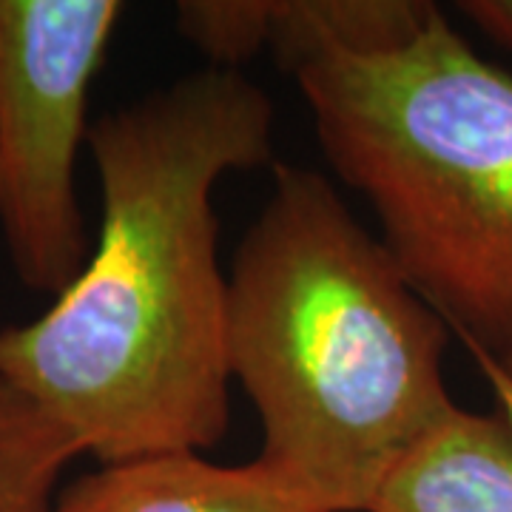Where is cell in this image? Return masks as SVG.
<instances>
[{"label": "cell", "mask_w": 512, "mask_h": 512, "mask_svg": "<svg viewBox=\"0 0 512 512\" xmlns=\"http://www.w3.org/2000/svg\"><path fill=\"white\" fill-rule=\"evenodd\" d=\"M55 512H325L282 487L256 461L214 464L202 453H163L97 470L57 495Z\"/></svg>", "instance_id": "8992f818"}, {"label": "cell", "mask_w": 512, "mask_h": 512, "mask_svg": "<svg viewBox=\"0 0 512 512\" xmlns=\"http://www.w3.org/2000/svg\"><path fill=\"white\" fill-rule=\"evenodd\" d=\"M439 6L427 0H183L177 32L214 69L242 72L271 52L285 72L330 52L379 55L410 43Z\"/></svg>", "instance_id": "5b68a950"}, {"label": "cell", "mask_w": 512, "mask_h": 512, "mask_svg": "<svg viewBox=\"0 0 512 512\" xmlns=\"http://www.w3.org/2000/svg\"><path fill=\"white\" fill-rule=\"evenodd\" d=\"M495 362H498V367H501V370H504V373H507V376L512 379V345L504 350V353H501V356H498Z\"/></svg>", "instance_id": "8fae6325"}, {"label": "cell", "mask_w": 512, "mask_h": 512, "mask_svg": "<svg viewBox=\"0 0 512 512\" xmlns=\"http://www.w3.org/2000/svg\"><path fill=\"white\" fill-rule=\"evenodd\" d=\"M333 174L467 350L512 345V74L436 9L410 43L293 72Z\"/></svg>", "instance_id": "3957f363"}, {"label": "cell", "mask_w": 512, "mask_h": 512, "mask_svg": "<svg viewBox=\"0 0 512 512\" xmlns=\"http://www.w3.org/2000/svg\"><path fill=\"white\" fill-rule=\"evenodd\" d=\"M458 12L512 52V0H461Z\"/></svg>", "instance_id": "9c48e42d"}, {"label": "cell", "mask_w": 512, "mask_h": 512, "mask_svg": "<svg viewBox=\"0 0 512 512\" xmlns=\"http://www.w3.org/2000/svg\"><path fill=\"white\" fill-rule=\"evenodd\" d=\"M120 0H0V231L18 279L60 296L89 262L77 154Z\"/></svg>", "instance_id": "277c9868"}, {"label": "cell", "mask_w": 512, "mask_h": 512, "mask_svg": "<svg viewBox=\"0 0 512 512\" xmlns=\"http://www.w3.org/2000/svg\"><path fill=\"white\" fill-rule=\"evenodd\" d=\"M473 353V359H476V365L481 367V373L487 376V382L493 387L495 399H498V410L512 421V379L498 367L493 356H487V353H481V350H470Z\"/></svg>", "instance_id": "30bf717a"}, {"label": "cell", "mask_w": 512, "mask_h": 512, "mask_svg": "<svg viewBox=\"0 0 512 512\" xmlns=\"http://www.w3.org/2000/svg\"><path fill=\"white\" fill-rule=\"evenodd\" d=\"M367 512H512V421L456 404L396 461Z\"/></svg>", "instance_id": "52a82bcc"}, {"label": "cell", "mask_w": 512, "mask_h": 512, "mask_svg": "<svg viewBox=\"0 0 512 512\" xmlns=\"http://www.w3.org/2000/svg\"><path fill=\"white\" fill-rule=\"evenodd\" d=\"M77 456L72 436L0 376V512H55L60 476Z\"/></svg>", "instance_id": "ba28073f"}, {"label": "cell", "mask_w": 512, "mask_h": 512, "mask_svg": "<svg viewBox=\"0 0 512 512\" xmlns=\"http://www.w3.org/2000/svg\"><path fill=\"white\" fill-rule=\"evenodd\" d=\"M228 367L254 402V458L325 512H367L456 402L450 325L316 168L274 165L228 274Z\"/></svg>", "instance_id": "7a4b0ae2"}, {"label": "cell", "mask_w": 512, "mask_h": 512, "mask_svg": "<svg viewBox=\"0 0 512 512\" xmlns=\"http://www.w3.org/2000/svg\"><path fill=\"white\" fill-rule=\"evenodd\" d=\"M276 109L205 66L89 128L100 234L35 322L0 330V376L97 464L202 453L231 427L228 276L214 188L274 163Z\"/></svg>", "instance_id": "6da1fadb"}]
</instances>
